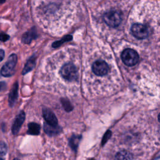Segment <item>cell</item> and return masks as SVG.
<instances>
[{
  "label": "cell",
  "mask_w": 160,
  "mask_h": 160,
  "mask_svg": "<svg viewBox=\"0 0 160 160\" xmlns=\"http://www.w3.org/2000/svg\"><path fill=\"white\" fill-rule=\"evenodd\" d=\"M61 102L64 108V109L67 111H70L72 110V107L71 104V103L69 102V101L66 99H61Z\"/></svg>",
  "instance_id": "cell-17"
},
{
  "label": "cell",
  "mask_w": 160,
  "mask_h": 160,
  "mask_svg": "<svg viewBox=\"0 0 160 160\" xmlns=\"http://www.w3.org/2000/svg\"><path fill=\"white\" fill-rule=\"evenodd\" d=\"M113 160H135V155L131 150L121 148L115 152Z\"/></svg>",
  "instance_id": "cell-7"
},
{
  "label": "cell",
  "mask_w": 160,
  "mask_h": 160,
  "mask_svg": "<svg viewBox=\"0 0 160 160\" xmlns=\"http://www.w3.org/2000/svg\"><path fill=\"white\" fill-rule=\"evenodd\" d=\"M42 114L47 124L52 126H58V119L51 110L48 108H43Z\"/></svg>",
  "instance_id": "cell-8"
},
{
  "label": "cell",
  "mask_w": 160,
  "mask_h": 160,
  "mask_svg": "<svg viewBox=\"0 0 160 160\" xmlns=\"http://www.w3.org/2000/svg\"><path fill=\"white\" fill-rule=\"evenodd\" d=\"M37 31L34 27L26 32L22 36V41L25 44H29L33 39L37 38Z\"/></svg>",
  "instance_id": "cell-10"
},
{
  "label": "cell",
  "mask_w": 160,
  "mask_h": 160,
  "mask_svg": "<svg viewBox=\"0 0 160 160\" xmlns=\"http://www.w3.org/2000/svg\"><path fill=\"white\" fill-rule=\"evenodd\" d=\"M35 64H36V57L33 56L28 61L27 63L26 64L22 71V74H25L28 72H29L30 71H31L34 68Z\"/></svg>",
  "instance_id": "cell-12"
},
{
  "label": "cell",
  "mask_w": 160,
  "mask_h": 160,
  "mask_svg": "<svg viewBox=\"0 0 160 160\" xmlns=\"http://www.w3.org/2000/svg\"><path fill=\"white\" fill-rule=\"evenodd\" d=\"M103 19L109 26L115 28L121 22L122 15L119 11L112 10L106 12L103 16Z\"/></svg>",
  "instance_id": "cell-2"
},
{
  "label": "cell",
  "mask_w": 160,
  "mask_h": 160,
  "mask_svg": "<svg viewBox=\"0 0 160 160\" xmlns=\"http://www.w3.org/2000/svg\"><path fill=\"white\" fill-rule=\"evenodd\" d=\"M121 59L126 65L132 66L138 62L139 55L134 50L128 48L122 51L121 54Z\"/></svg>",
  "instance_id": "cell-4"
},
{
  "label": "cell",
  "mask_w": 160,
  "mask_h": 160,
  "mask_svg": "<svg viewBox=\"0 0 160 160\" xmlns=\"http://www.w3.org/2000/svg\"><path fill=\"white\" fill-rule=\"evenodd\" d=\"M6 87V84L4 82H0V91L4 90Z\"/></svg>",
  "instance_id": "cell-20"
},
{
  "label": "cell",
  "mask_w": 160,
  "mask_h": 160,
  "mask_svg": "<svg viewBox=\"0 0 160 160\" xmlns=\"http://www.w3.org/2000/svg\"><path fill=\"white\" fill-rule=\"evenodd\" d=\"M18 58L16 54H12L10 55L8 58L6 62L2 66L1 74L4 77H9L14 74V68L17 63Z\"/></svg>",
  "instance_id": "cell-3"
},
{
  "label": "cell",
  "mask_w": 160,
  "mask_h": 160,
  "mask_svg": "<svg viewBox=\"0 0 160 160\" xmlns=\"http://www.w3.org/2000/svg\"><path fill=\"white\" fill-rule=\"evenodd\" d=\"M92 71L97 76H102L107 74L109 71L108 64L104 61L98 60L92 65Z\"/></svg>",
  "instance_id": "cell-6"
},
{
  "label": "cell",
  "mask_w": 160,
  "mask_h": 160,
  "mask_svg": "<svg viewBox=\"0 0 160 160\" xmlns=\"http://www.w3.org/2000/svg\"><path fill=\"white\" fill-rule=\"evenodd\" d=\"M44 129L45 132L47 134H50V135L57 134L58 132V131H59L58 126H52L51 125H49L47 123L44 124Z\"/></svg>",
  "instance_id": "cell-14"
},
{
  "label": "cell",
  "mask_w": 160,
  "mask_h": 160,
  "mask_svg": "<svg viewBox=\"0 0 160 160\" xmlns=\"http://www.w3.org/2000/svg\"><path fill=\"white\" fill-rule=\"evenodd\" d=\"M131 32L132 35L138 39L146 38L149 33L148 27L139 23L134 24L132 26Z\"/></svg>",
  "instance_id": "cell-5"
},
{
  "label": "cell",
  "mask_w": 160,
  "mask_h": 160,
  "mask_svg": "<svg viewBox=\"0 0 160 160\" xmlns=\"http://www.w3.org/2000/svg\"><path fill=\"white\" fill-rule=\"evenodd\" d=\"M14 160H19V159H14Z\"/></svg>",
  "instance_id": "cell-24"
},
{
  "label": "cell",
  "mask_w": 160,
  "mask_h": 160,
  "mask_svg": "<svg viewBox=\"0 0 160 160\" xmlns=\"http://www.w3.org/2000/svg\"><path fill=\"white\" fill-rule=\"evenodd\" d=\"M72 36H71V35L65 36H64L61 40L54 42L52 44V47H53V48H58V47L60 46L61 44H62L63 43H64L65 42L69 41H71V40H72Z\"/></svg>",
  "instance_id": "cell-15"
},
{
  "label": "cell",
  "mask_w": 160,
  "mask_h": 160,
  "mask_svg": "<svg viewBox=\"0 0 160 160\" xmlns=\"http://www.w3.org/2000/svg\"><path fill=\"white\" fill-rule=\"evenodd\" d=\"M9 39V36L7 34L4 33V32L0 33V41H1L5 42L7 40H8Z\"/></svg>",
  "instance_id": "cell-19"
},
{
  "label": "cell",
  "mask_w": 160,
  "mask_h": 160,
  "mask_svg": "<svg viewBox=\"0 0 160 160\" xmlns=\"http://www.w3.org/2000/svg\"><path fill=\"white\" fill-rule=\"evenodd\" d=\"M90 160H93V159H90Z\"/></svg>",
  "instance_id": "cell-26"
},
{
  "label": "cell",
  "mask_w": 160,
  "mask_h": 160,
  "mask_svg": "<svg viewBox=\"0 0 160 160\" xmlns=\"http://www.w3.org/2000/svg\"><path fill=\"white\" fill-rule=\"evenodd\" d=\"M80 138H81V136H74L72 137L70 141V145L72 149H76L78 146L79 142L80 141Z\"/></svg>",
  "instance_id": "cell-16"
},
{
  "label": "cell",
  "mask_w": 160,
  "mask_h": 160,
  "mask_svg": "<svg viewBox=\"0 0 160 160\" xmlns=\"http://www.w3.org/2000/svg\"><path fill=\"white\" fill-rule=\"evenodd\" d=\"M40 131V126L38 124L35 122H31L28 125V132L32 135H38Z\"/></svg>",
  "instance_id": "cell-13"
},
{
  "label": "cell",
  "mask_w": 160,
  "mask_h": 160,
  "mask_svg": "<svg viewBox=\"0 0 160 160\" xmlns=\"http://www.w3.org/2000/svg\"><path fill=\"white\" fill-rule=\"evenodd\" d=\"M0 160H2V159H0Z\"/></svg>",
  "instance_id": "cell-25"
},
{
  "label": "cell",
  "mask_w": 160,
  "mask_h": 160,
  "mask_svg": "<svg viewBox=\"0 0 160 160\" xmlns=\"http://www.w3.org/2000/svg\"><path fill=\"white\" fill-rule=\"evenodd\" d=\"M7 150L8 148L6 144L2 141H0V156H3L6 154V153L7 152Z\"/></svg>",
  "instance_id": "cell-18"
},
{
  "label": "cell",
  "mask_w": 160,
  "mask_h": 160,
  "mask_svg": "<svg viewBox=\"0 0 160 160\" xmlns=\"http://www.w3.org/2000/svg\"><path fill=\"white\" fill-rule=\"evenodd\" d=\"M6 0H0V4H2V3H4L5 2Z\"/></svg>",
  "instance_id": "cell-22"
},
{
  "label": "cell",
  "mask_w": 160,
  "mask_h": 160,
  "mask_svg": "<svg viewBox=\"0 0 160 160\" xmlns=\"http://www.w3.org/2000/svg\"><path fill=\"white\" fill-rule=\"evenodd\" d=\"M4 57V51L2 49H0V62L3 59Z\"/></svg>",
  "instance_id": "cell-21"
},
{
  "label": "cell",
  "mask_w": 160,
  "mask_h": 160,
  "mask_svg": "<svg viewBox=\"0 0 160 160\" xmlns=\"http://www.w3.org/2000/svg\"><path fill=\"white\" fill-rule=\"evenodd\" d=\"M158 119H159V121L160 122V114H159V116H158Z\"/></svg>",
  "instance_id": "cell-23"
},
{
  "label": "cell",
  "mask_w": 160,
  "mask_h": 160,
  "mask_svg": "<svg viewBox=\"0 0 160 160\" xmlns=\"http://www.w3.org/2000/svg\"><path fill=\"white\" fill-rule=\"evenodd\" d=\"M18 91V83L16 82L13 85L9 96V102L11 106H12L17 99Z\"/></svg>",
  "instance_id": "cell-11"
},
{
  "label": "cell",
  "mask_w": 160,
  "mask_h": 160,
  "mask_svg": "<svg viewBox=\"0 0 160 160\" xmlns=\"http://www.w3.org/2000/svg\"><path fill=\"white\" fill-rule=\"evenodd\" d=\"M61 76L66 80L73 81L78 78V71L76 66L72 63H67L63 65L60 69Z\"/></svg>",
  "instance_id": "cell-1"
},
{
  "label": "cell",
  "mask_w": 160,
  "mask_h": 160,
  "mask_svg": "<svg viewBox=\"0 0 160 160\" xmlns=\"http://www.w3.org/2000/svg\"><path fill=\"white\" fill-rule=\"evenodd\" d=\"M25 119V114L23 111H21L17 116L12 127V132L14 134H16Z\"/></svg>",
  "instance_id": "cell-9"
}]
</instances>
